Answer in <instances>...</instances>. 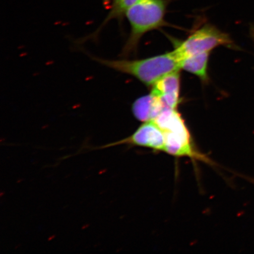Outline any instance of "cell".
Here are the masks:
<instances>
[{
	"mask_svg": "<svg viewBox=\"0 0 254 254\" xmlns=\"http://www.w3.org/2000/svg\"><path fill=\"white\" fill-rule=\"evenodd\" d=\"M88 56L95 62L114 71L132 76L148 87L181 69V60L176 50L163 55L140 60H111Z\"/></svg>",
	"mask_w": 254,
	"mask_h": 254,
	"instance_id": "cell-1",
	"label": "cell"
},
{
	"mask_svg": "<svg viewBox=\"0 0 254 254\" xmlns=\"http://www.w3.org/2000/svg\"><path fill=\"white\" fill-rule=\"evenodd\" d=\"M168 1L166 0H138L126 12L131 32L123 48L122 56L136 52L139 41L146 33L164 26Z\"/></svg>",
	"mask_w": 254,
	"mask_h": 254,
	"instance_id": "cell-2",
	"label": "cell"
},
{
	"mask_svg": "<svg viewBox=\"0 0 254 254\" xmlns=\"http://www.w3.org/2000/svg\"><path fill=\"white\" fill-rule=\"evenodd\" d=\"M153 121L164 132V152L175 157H189L208 163V158L196 150L188 127L177 109L167 108Z\"/></svg>",
	"mask_w": 254,
	"mask_h": 254,
	"instance_id": "cell-3",
	"label": "cell"
},
{
	"mask_svg": "<svg viewBox=\"0 0 254 254\" xmlns=\"http://www.w3.org/2000/svg\"><path fill=\"white\" fill-rule=\"evenodd\" d=\"M175 43V50L181 60L186 57L196 54L210 53L215 48L220 46L236 49L229 35L223 33L214 25L209 24L203 25L182 42Z\"/></svg>",
	"mask_w": 254,
	"mask_h": 254,
	"instance_id": "cell-4",
	"label": "cell"
},
{
	"mask_svg": "<svg viewBox=\"0 0 254 254\" xmlns=\"http://www.w3.org/2000/svg\"><path fill=\"white\" fill-rule=\"evenodd\" d=\"M120 145L138 146L165 152L166 137L164 132L153 120L143 123L133 134L128 137L109 144L95 147L91 150H101Z\"/></svg>",
	"mask_w": 254,
	"mask_h": 254,
	"instance_id": "cell-5",
	"label": "cell"
},
{
	"mask_svg": "<svg viewBox=\"0 0 254 254\" xmlns=\"http://www.w3.org/2000/svg\"><path fill=\"white\" fill-rule=\"evenodd\" d=\"M180 71L164 76L152 87L151 93L160 98L168 109H177L180 104Z\"/></svg>",
	"mask_w": 254,
	"mask_h": 254,
	"instance_id": "cell-6",
	"label": "cell"
},
{
	"mask_svg": "<svg viewBox=\"0 0 254 254\" xmlns=\"http://www.w3.org/2000/svg\"><path fill=\"white\" fill-rule=\"evenodd\" d=\"M167 108L160 98L151 93L136 100L132 111L136 119L144 123L156 119Z\"/></svg>",
	"mask_w": 254,
	"mask_h": 254,
	"instance_id": "cell-7",
	"label": "cell"
},
{
	"mask_svg": "<svg viewBox=\"0 0 254 254\" xmlns=\"http://www.w3.org/2000/svg\"><path fill=\"white\" fill-rule=\"evenodd\" d=\"M209 54L201 53L185 57L181 62V69L196 75L203 82H207Z\"/></svg>",
	"mask_w": 254,
	"mask_h": 254,
	"instance_id": "cell-8",
	"label": "cell"
},
{
	"mask_svg": "<svg viewBox=\"0 0 254 254\" xmlns=\"http://www.w3.org/2000/svg\"><path fill=\"white\" fill-rule=\"evenodd\" d=\"M138 1V0H114L112 7H111L109 14L105 19L102 24L100 25L99 28L94 33H92L90 36L82 39L80 40V42L84 43L87 40H94L97 39L101 30H103V28L106 26V25L109 21L114 20V19L122 18L123 15H126L127 10Z\"/></svg>",
	"mask_w": 254,
	"mask_h": 254,
	"instance_id": "cell-9",
	"label": "cell"
}]
</instances>
